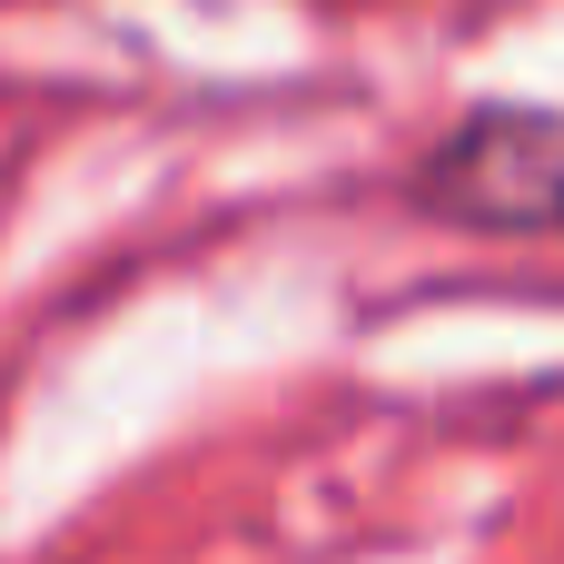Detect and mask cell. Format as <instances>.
I'll return each instance as SVG.
<instances>
[{
  "instance_id": "obj_1",
  "label": "cell",
  "mask_w": 564,
  "mask_h": 564,
  "mask_svg": "<svg viewBox=\"0 0 564 564\" xmlns=\"http://www.w3.org/2000/svg\"><path fill=\"white\" fill-rule=\"evenodd\" d=\"M426 208L496 238H564V119L545 109H486L426 159Z\"/></svg>"
}]
</instances>
